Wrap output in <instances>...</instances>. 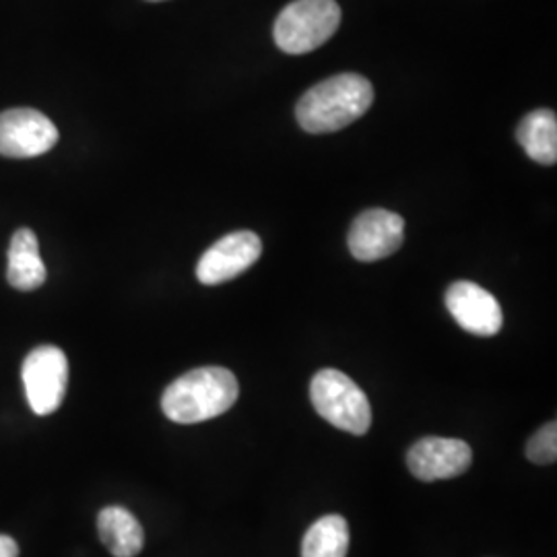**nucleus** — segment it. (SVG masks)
Instances as JSON below:
<instances>
[{"label":"nucleus","instance_id":"obj_6","mask_svg":"<svg viewBox=\"0 0 557 557\" xmlns=\"http://www.w3.org/2000/svg\"><path fill=\"white\" fill-rule=\"evenodd\" d=\"M59 143L54 122L32 108H15L0 114V156L29 160L48 153Z\"/></svg>","mask_w":557,"mask_h":557},{"label":"nucleus","instance_id":"obj_7","mask_svg":"<svg viewBox=\"0 0 557 557\" xmlns=\"http://www.w3.org/2000/svg\"><path fill=\"white\" fill-rule=\"evenodd\" d=\"M262 255V242L255 232H234L218 239L197 264V278L202 285H221L239 277Z\"/></svg>","mask_w":557,"mask_h":557},{"label":"nucleus","instance_id":"obj_1","mask_svg":"<svg viewBox=\"0 0 557 557\" xmlns=\"http://www.w3.org/2000/svg\"><path fill=\"white\" fill-rule=\"evenodd\" d=\"M374 101L372 83L358 73H341L308 89L296 108L299 126L306 133L324 135L361 119Z\"/></svg>","mask_w":557,"mask_h":557},{"label":"nucleus","instance_id":"obj_10","mask_svg":"<svg viewBox=\"0 0 557 557\" xmlns=\"http://www.w3.org/2000/svg\"><path fill=\"white\" fill-rule=\"evenodd\" d=\"M446 308L458 326L478 337H494L502 331L504 314L498 299L473 281H457L446 292Z\"/></svg>","mask_w":557,"mask_h":557},{"label":"nucleus","instance_id":"obj_8","mask_svg":"<svg viewBox=\"0 0 557 557\" xmlns=\"http://www.w3.org/2000/svg\"><path fill=\"white\" fill-rule=\"evenodd\" d=\"M405 220L386 209H368L349 230V250L361 262L388 259L403 246Z\"/></svg>","mask_w":557,"mask_h":557},{"label":"nucleus","instance_id":"obj_17","mask_svg":"<svg viewBox=\"0 0 557 557\" xmlns=\"http://www.w3.org/2000/svg\"><path fill=\"white\" fill-rule=\"evenodd\" d=\"M151 2H160V0H151Z\"/></svg>","mask_w":557,"mask_h":557},{"label":"nucleus","instance_id":"obj_2","mask_svg":"<svg viewBox=\"0 0 557 557\" xmlns=\"http://www.w3.org/2000/svg\"><path fill=\"white\" fill-rule=\"evenodd\" d=\"M238 397L236 376L227 368L209 366L174 380L161 397V409L170 421L193 425L227 413Z\"/></svg>","mask_w":557,"mask_h":557},{"label":"nucleus","instance_id":"obj_11","mask_svg":"<svg viewBox=\"0 0 557 557\" xmlns=\"http://www.w3.org/2000/svg\"><path fill=\"white\" fill-rule=\"evenodd\" d=\"M46 264L41 260L40 244L32 230L23 227L13 234L9 246L7 278L20 292H34L46 283Z\"/></svg>","mask_w":557,"mask_h":557},{"label":"nucleus","instance_id":"obj_15","mask_svg":"<svg viewBox=\"0 0 557 557\" xmlns=\"http://www.w3.org/2000/svg\"><path fill=\"white\" fill-rule=\"evenodd\" d=\"M527 458L535 465H552L557 460L556 421L545 423L527 444Z\"/></svg>","mask_w":557,"mask_h":557},{"label":"nucleus","instance_id":"obj_16","mask_svg":"<svg viewBox=\"0 0 557 557\" xmlns=\"http://www.w3.org/2000/svg\"><path fill=\"white\" fill-rule=\"evenodd\" d=\"M0 557H20V545L9 535H0Z\"/></svg>","mask_w":557,"mask_h":557},{"label":"nucleus","instance_id":"obj_5","mask_svg":"<svg viewBox=\"0 0 557 557\" xmlns=\"http://www.w3.org/2000/svg\"><path fill=\"white\" fill-rule=\"evenodd\" d=\"M25 397L36 416L59 411L69 386V359L54 345L36 347L21 368Z\"/></svg>","mask_w":557,"mask_h":557},{"label":"nucleus","instance_id":"obj_13","mask_svg":"<svg viewBox=\"0 0 557 557\" xmlns=\"http://www.w3.org/2000/svg\"><path fill=\"white\" fill-rule=\"evenodd\" d=\"M517 140L527 156L541 165H556L557 116L554 110H535L518 124Z\"/></svg>","mask_w":557,"mask_h":557},{"label":"nucleus","instance_id":"obj_12","mask_svg":"<svg viewBox=\"0 0 557 557\" xmlns=\"http://www.w3.org/2000/svg\"><path fill=\"white\" fill-rule=\"evenodd\" d=\"M98 531L106 549L116 557L139 556L145 533L139 520L122 506H108L98 517Z\"/></svg>","mask_w":557,"mask_h":557},{"label":"nucleus","instance_id":"obj_3","mask_svg":"<svg viewBox=\"0 0 557 557\" xmlns=\"http://www.w3.org/2000/svg\"><path fill=\"white\" fill-rule=\"evenodd\" d=\"M341 7L335 0H294L275 21L273 36L285 54L314 52L337 34Z\"/></svg>","mask_w":557,"mask_h":557},{"label":"nucleus","instance_id":"obj_14","mask_svg":"<svg viewBox=\"0 0 557 557\" xmlns=\"http://www.w3.org/2000/svg\"><path fill=\"white\" fill-rule=\"evenodd\" d=\"M349 524L338 515L319 518L301 541V557H347Z\"/></svg>","mask_w":557,"mask_h":557},{"label":"nucleus","instance_id":"obj_4","mask_svg":"<svg viewBox=\"0 0 557 557\" xmlns=\"http://www.w3.org/2000/svg\"><path fill=\"white\" fill-rule=\"evenodd\" d=\"M310 398L320 418L343 432L363 436L372 425V407L366 393L338 370H320L310 384Z\"/></svg>","mask_w":557,"mask_h":557},{"label":"nucleus","instance_id":"obj_9","mask_svg":"<svg viewBox=\"0 0 557 557\" xmlns=\"http://www.w3.org/2000/svg\"><path fill=\"white\" fill-rule=\"evenodd\" d=\"M473 450L457 438H421L407 453V467L419 481L455 479L469 471Z\"/></svg>","mask_w":557,"mask_h":557}]
</instances>
